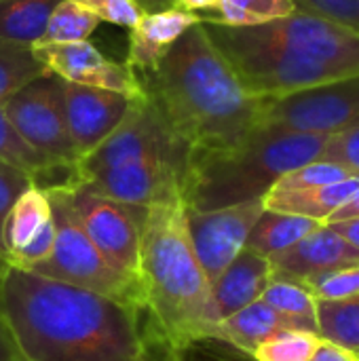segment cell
<instances>
[{"label":"cell","instance_id":"6da1fadb","mask_svg":"<svg viewBox=\"0 0 359 361\" xmlns=\"http://www.w3.org/2000/svg\"><path fill=\"white\" fill-rule=\"evenodd\" d=\"M0 317L28 361H159L142 309L15 267L0 279Z\"/></svg>","mask_w":359,"mask_h":361},{"label":"cell","instance_id":"7a4b0ae2","mask_svg":"<svg viewBox=\"0 0 359 361\" xmlns=\"http://www.w3.org/2000/svg\"><path fill=\"white\" fill-rule=\"evenodd\" d=\"M135 76L190 154L229 150L260 125L262 99L243 87L201 23L190 27L152 72Z\"/></svg>","mask_w":359,"mask_h":361},{"label":"cell","instance_id":"3957f363","mask_svg":"<svg viewBox=\"0 0 359 361\" xmlns=\"http://www.w3.org/2000/svg\"><path fill=\"white\" fill-rule=\"evenodd\" d=\"M201 27L243 87L260 99L359 74V32L300 8L254 27Z\"/></svg>","mask_w":359,"mask_h":361},{"label":"cell","instance_id":"277c9868","mask_svg":"<svg viewBox=\"0 0 359 361\" xmlns=\"http://www.w3.org/2000/svg\"><path fill=\"white\" fill-rule=\"evenodd\" d=\"M138 279L148 334L163 353L180 360L199 343L216 341L220 317L190 243L184 201L148 207Z\"/></svg>","mask_w":359,"mask_h":361},{"label":"cell","instance_id":"5b68a950","mask_svg":"<svg viewBox=\"0 0 359 361\" xmlns=\"http://www.w3.org/2000/svg\"><path fill=\"white\" fill-rule=\"evenodd\" d=\"M326 135L258 125L229 150L190 154L184 203L188 209H218L262 199L286 173L317 161Z\"/></svg>","mask_w":359,"mask_h":361},{"label":"cell","instance_id":"8992f818","mask_svg":"<svg viewBox=\"0 0 359 361\" xmlns=\"http://www.w3.org/2000/svg\"><path fill=\"white\" fill-rule=\"evenodd\" d=\"M51 201V214L55 220V245L51 256L34 267L30 273L85 288L142 309L140 283L116 271L93 245L76 214L72 212L66 186L44 188Z\"/></svg>","mask_w":359,"mask_h":361},{"label":"cell","instance_id":"52a82bcc","mask_svg":"<svg viewBox=\"0 0 359 361\" xmlns=\"http://www.w3.org/2000/svg\"><path fill=\"white\" fill-rule=\"evenodd\" d=\"M359 123V74L343 76L284 97L262 99L260 125L309 133L334 135Z\"/></svg>","mask_w":359,"mask_h":361},{"label":"cell","instance_id":"ba28073f","mask_svg":"<svg viewBox=\"0 0 359 361\" xmlns=\"http://www.w3.org/2000/svg\"><path fill=\"white\" fill-rule=\"evenodd\" d=\"M146 157L190 159V150L174 133V129L163 118L159 108L144 93L133 99L121 125L93 152H89L87 157L78 161L70 184L91 178L104 169H110L129 161L146 159Z\"/></svg>","mask_w":359,"mask_h":361},{"label":"cell","instance_id":"9c48e42d","mask_svg":"<svg viewBox=\"0 0 359 361\" xmlns=\"http://www.w3.org/2000/svg\"><path fill=\"white\" fill-rule=\"evenodd\" d=\"M2 110L25 144L49 161L76 169L80 159L68 133L59 76L51 72L40 74L11 95L2 104Z\"/></svg>","mask_w":359,"mask_h":361},{"label":"cell","instance_id":"30bf717a","mask_svg":"<svg viewBox=\"0 0 359 361\" xmlns=\"http://www.w3.org/2000/svg\"><path fill=\"white\" fill-rule=\"evenodd\" d=\"M66 190L72 212L99 254L116 271L140 283V243L148 207L127 205L78 186H66Z\"/></svg>","mask_w":359,"mask_h":361},{"label":"cell","instance_id":"8fae6325","mask_svg":"<svg viewBox=\"0 0 359 361\" xmlns=\"http://www.w3.org/2000/svg\"><path fill=\"white\" fill-rule=\"evenodd\" d=\"M188 161L180 157H146L104 169L68 186L138 207L184 201Z\"/></svg>","mask_w":359,"mask_h":361},{"label":"cell","instance_id":"7c38bea8","mask_svg":"<svg viewBox=\"0 0 359 361\" xmlns=\"http://www.w3.org/2000/svg\"><path fill=\"white\" fill-rule=\"evenodd\" d=\"M262 209V199L205 212L186 207L190 243L209 283H214L245 247L248 235Z\"/></svg>","mask_w":359,"mask_h":361},{"label":"cell","instance_id":"4fadbf2b","mask_svg":"<svg viewBox=\"0 0 359 361\" xmlns=\"http://www.w3.org/2000/svg\"><path fill=\"white\" fill-rule=\"evenodd\" d=\"M32 53L47 72L59 76L61 80L116 91L133 99L144 95L138 76L127 68V63L108 59L89 40L36 42L32 47Z\"/></svg>","mask_w":359,"mask_h":361},{"label":"cell","instance_id":"5bb4252c","mask_svg":"<svg viewBox=\"0 0 359 361\" xmlns=\"http://www.w3.org/2000/svg\"><path fill=\"white\" fill-rule=\"evenodd\" d=\"M61 104L68 133L78 159H83L121 125L133 104V97L61 80Z\"/></svg>","mask_w":359,"mask_h":361},{"label":"cell","instance_id":"9a60e30c","mask_svg":"<svg viewBox=\"0 0 359 361\" xmlns=\"http://www.w3.org/2000/svg\"><path fill=\"white\" fill-rule=\"evenodd\" d=\"M269 262L273 277L303 283L336 269L358 267L359 250L339 237L330 226L322 224L292 247L269 258Z\"/></svg>","mask_w":359,"mask_h":361},{"label":"cell","instance_id":"2e32d148","mask_svg":"<svg viewBox=\"0 0 359 361\" xmlns=\"http://www.w3.org/2000/svg\"><path fill=\"white\" fill-rule=\"evenodd\" d=\"M197 23L199 17L195 13L178 8L144 13V17L129 30L127 68L133 74L152 72L171 47Z\"/></svg>","mask_w":359,"mask_h":361},{"label":"cell","instance_id":"e0dca14e","mask_svg":"<svg viewBox=\"0 0 359 361\" xmlns=\"http://www.w3.org/2000/svg\"><path fill=\"white\" fill-rule=\"evenodd\" d=\"M271 279V262L243 247L212 283V296L220 322L260 300Z\"/></svg>","mask_w":359,"mask_h":361},{"label":"cell","instance_id":"ac0fdd59","mask_svg":"<svg viewBox=\"0 0 359 361\" xmlns=\"http://www.w3.org/2000/svg\"><path fill=\"white\" fill-rule=\"evenodd\" d=\"M358 188L359 178H347L334 184L290 190V192L269 190L262 197V205L264 209H271V212L292 214V216L309 218V220L324 224L339 207H343L355 195Z\"/></svg>","mask_w":359,"mask_h":361},{"label":"cell","instance_id":"d6986e66","mask_svg":"<svg viewBox=\"0 0 359 361\" xmlns=\"http://www.w3.org/2000/svg\"><path fill=\"white\" fill-rule=\"evenodd\" d=\"M281 330H294V328L286 317H281L267 302L256 300L250 307L220 322L216 332V343L231 345L252 357L254 349L260 343H264L267 338H271Z\"/></svg>","mask_w":359,"mask_h":361},{"label":"cell","instance_id":"ffe728a7","mask_svg":"<svg viewBox=\"0 0 359 361\" xmlns=\"http://www.w3.org/2000/svg\"><path fill=\"white\" fill-rule=\"evenodd\" d=\"M0 159L30 173L34 178V184L40 188L66 186L72 182L74 176V169L49 161L40 152H36L30 144H25L23 137L11 125V121L6 118L2 106H0Z\"/></svg>","mask_w":359,"mask_h":361},{"label":"cell","instance_id":"44dd1931","mask_svg":"<svg viewBox=\"0 0 359 361\" xmlns=\"http://www.w3.org/2000/svg\"><path fill=\"white\" fill-rule=\"evenodd\" d=\"M317 226H322V222L300 218V216H292V214H279V212L262 209V214L258 216L256 224L252 226V231L248 235L245 250L269 260L275 254L298 243L303 237H307Z\"/></svg>","mask_w":359,"mask_h":361},{"label":"cell","instance_id":"7402d4cb","mask_svg":"<svg viewBox=\"0 0 359 361\" xmlns=\"http://www.w3.org/2000/svg\"><path fill=\"white\" fill-rule=\"evenodd\" d=\"M294 0H218L195 13L199 23H218L229 27H254L288 17L296 11Z\"/></svg>","mask_w":359,"mask_h":361},{"label":"cell","instance_id":"603a6c76","mask_svg":"<svg viewBox=\"0 0 359 361\" xmlns=\"http://www.w3.org/2000/svg\"><path fill=\"white\" fill-rule=\"evenodd\" d=\"M59 0H0V40L34 47Z\"/></svg>","mask_w":359,"mask_h":361},{"label":"cell","instance_id":"cb8c5ba5","mask_svg":"<svg viewBox=\"0 0 359 361\" xmlns=\"http://www.w3.org/2000/svg\"><path fill=\"white\" fill-rule=\"evenodd\" d=\"M51 220V201L44 188L32 184L13 203L4 224V254L6 260L13 252L30 243L36 233Z\"/></svg>","mask_w":359,"mask_h":361},{"label":"cell","instance_id":"d4e9b609","mask_svg":"<svg viewBox=\"0 0 359 361\" xmlns=\"http://www.w3.org/2000/svg\"><path fill=\"white\" fill-rule=\"evenodd\" d=\"M260 300L275 309L281 317H286L294 330L320 336L315 298L300 283L273 277Z\"/></svg>","mask_w":359,"mask_h":361},{"label":"cell","instance_id":"484cf974","mask_svg":"<svg viewBox=\"0 0 359 361\" xmlns=\"http://www.w3.org/2000/svg\"><path fill=\"white\" fill-rule=\"evenodd\" d=\"M320 338L349 353L359 351V294L341 300H315Z\"/></svg>","mask_w":359,"mask_h":361},{"label":"cell","instance_id":"4316f807","mask_svg":"<svg viewBox=\"0 0 359 361\" xmlns=\"http://www.w3.org/2000/svg\"><path fill=\"white\" fill-rule=\"evenodd\" d=\"M99 25V19L83 6L78 0H59L49 15L47 30L40 42H78L89 40V36Z\"/></svg>","mask_w":359,"mask_h":361},{"label":"cell","instance_id":"83f0119b","mask_svg":"<svg viewBox=\"0 0 359 361\" xmlns=\"http://www.w3.org/2000/svg\"><path fill=\"white\" fill-rule=\"evenodd\" d=\"M44 72L47 70L34 57L32 47L0 40V106Z\"/></svg>","mask_w":359,"mask_h":361},{"label":"cell","instance_id":"f1b7e54d","mask_svg":"<svg viewBox=\"0 0 359 361\" xmlns=\"http://www.w3.org/2000/svg\"><path fill=\"white\" fill-rule=\"evenodd\" d=\"M320 341L322 338L315 334L281 330L260 343L254 349L252 357L254 361H309Z\"/></svg>","mask_w":359,"mask_h":361},{"label":"cell","instance_id":"f546056e","mask_svg":"<svg viewBox=\"0 0 359 361\" xmlns=\"http://www.w3.org/2000/svg\"><path fill=\"white\" fill-rule=\"evenodd\" d=\"M353 178L347 169H343L336 163L330 161H311L307 165L296 167L294 171L286 173L271 190L277 192H290V190H303V188H315V186H326V184H334L341 180Z\"/></svg>","mask_w":359,"mask_h":361},{"label":"cell","instance_id":"4dcf8cb0","mask_svg":"<svg viewBox=\"0 0 359 361\" xmlns=\"http://www.w3.org/2000/svg\"><path fill=\"white\" fill-rule=\"evenodd\" d=\"M315 300H341L359 294V264L336 269L300 283Z\"/></svg>","mask_w":359,"mask_h":361},{"label":"cell","instance_id":"1f68e13d","mask_svg":"<svg viewBox=\"0 0 359 361\" xmlns=\"http://www.w3.org/2000/svg\"><path fill=\"white\" fill-rule=\"evenodd\" d=\"M320 159L336 163L343 169H347L353 178H359V123L330 135Z\"/></svg>","mask_w":359,"mask_h":361},{"label":"cell","instance_id":"d6a6232c","mask_svg":"<svg viewBox=\"0 0 359 361\" xmlns=\"http://www.w3.org/2000/svg\"><path fill=\"white\" fill-rule=\"evenodd\" d=\"M34 184V178L23 169L0 159V252L4 254V224L13 203L19 199L23 190ZM6 256V254H4Z\"/></svg>","mask_w":359,"mask_h":361},{"label":"cell","instance_id":"836d02e7","mask_svg":"<svg viewBox=\"0 0 359 361\" xmlns=\"http://www.w3.org/2000/svg\"><path fill=\"white\" fill-rule=\"evenodd\" d=\"M55 220H53V214H51V220L36 233V237L25 243L21 250L13 252L8 256V267H15V269H21V271H32L34 267L42 264L51 252H53V245H55Z\"/></svg>","mask_w":359,"mask_h":361},{"label":"cell","instance_id":"e575fe53","mask_svg":"<svg viewBox=\"0 0 359 361\" xmlns=\"http://www.w3.org/2000/svg\"><path fill=\"white\" fill-rule=\"evenodd\" d=\"M83 6H87L99 21H108L123 27H133L142 17L144 8L138 4V0H78Z\"/></svg>","mask_w":359,"mask_h":361},{"label":"cell","instance_id":"d590c367","mask_svg":"<svg viewBox=\"0 0 359 361\" xmlns=\"http://www.w3.org/2000/svg\"><path fill=\"white\" fill-rule=\"evenodd\" d=\"M300 11L359 32V0H294Z\"/></svg>","mask_w":359,"mask_h":361},{"label":"cell","instance_id":"8d00e7d4","mask_svg":"<svg viewBox=\"0 0 359 361\" xmlns=\"http://www.w3.org/2000/svg\"><path fill=\"white\" fill-rule=\"evenodd\" d=\"M309 361H358L353 357V353L328 343V341H320V345L315 347L313 355Z\"/></svg>","mask_w":359,"mask_h":361},{"label":"cell","instance_id":"74e56055","mask_svg":"<svg viewBox=\"0 0 359 361\" xmlns=\"http://www.w3.org/2000/svg\"><path fill=\"white\" fill-rule=\"evenodd\" d=\"M330 226L339 237H343L349 245H353L359 250V218H349V220H339V222H330L326 224Z\"/></svg>","mask_w":359,"mask_h":361},{"label":"cell","instance_id":"f35d334b","mask_svg":"<svg viewBox=\"0 0 359 361\" xmlns=\"http://www.w3.org/2000/svg\"><path fill=\"white\" fill-rule=\"evenodd\" d=\"M0 361H28L21 355L19 347L15 345L13 336L8 334L2 322H0Z\"/></svg>","mask_w":359,"mask_h":361},{"label":"cell","instance_id":"ab89813d","mask_svg":"<svg viewBox=\"0 0 359 361\" xmlns=\"http://www.w3.org/2000/svg\"><path fill=\"white\" fill-rule=\"evenodd\" d=\"M349 218H359V188L355 190V195L343 205L339 207L324 224H330V222H339V220H349Z\"/></svg>","mask_w":359,"mask_h":361},{"label":"cell","instance_id":"60d3db41","mask_svg":"<svg viewBox=\"0 0 359 361\" xmlns=\"http://www.w3.org/2000/svg\"><path fill=\"white\" fill-rule=\"evenodd\" d=\"M218 0H169L171 8H178V11H186V13H199L212 4H216Z\"/></svg>","mask_w":359,"mask_h":361},{"label":"cell","instance_id":"b9f144b4","mask_svg":"<svg viewBox=\"0 0 359 361\" xmlns=\"http://www.w3.org/2000/svg\"><path fill=\"white\" fill-rule=\"evenodd\" d=\"M138 4L146 11V13H154V11H165L171 8L169 0H138Z\"/></svg>","mask_w":359,"mask_h":361},{"label":"cell","instance_id":"7bdbcfd3","mask_svg":"<svg viewBox=\"0 0 359 361\" xmlns=\"http://www.w3.org/2000/svg\"><path fill=\"white\" fill-rule=\"evenodd\" d=\"M6 269H8V260H6V256L0 252V279H2V275L6 273Z\"/></svg>","mask_w":359,"mask_h":361},{"label":"cell","instance_id":"ee69618b","mask_svg":"<svg viewBox=\"0 0 359 361\" xmlns=\"http://www.w3.org/2000/svg\"><path fill=\"white\" fill-rule=\"evenodd\" d=\"M353 357H355V360L359 361V351H358V353H355V355H353Z\"/></svg>","mask_w":359,"mask_h":361},{"label":"cell","instance_id":"f6af8a7d","mask_svg":"<svg viewBox=\"0 0 359 361\" xmlns=\"http://www.w3.org/2000/svg\"><path fill=\"white\" fill-rule=\"evenodd\" d=\"M0 322H2V317H0Z\"/></svg>","mask_w":359,"mask_h":361},{"label":"cell","instance_id":"bcb514c9","mask_svg":"<svg viewBox=\"0 0 359 361\" xmlns=\"http://www.w3.org/2000/svg\"><path fill=\"white\" fill-rule=\"evenodd\" d=\"M180 361H184V360H180Z\"/></svg>","mask_w":359,"mask_h":361}]
</instances>
